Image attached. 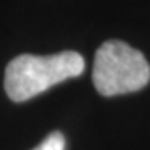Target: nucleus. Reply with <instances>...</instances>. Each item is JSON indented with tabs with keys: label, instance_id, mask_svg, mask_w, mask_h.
Instances as JSON below:
<instances>
[{
	"label": "nucleus",
	"instance_id": "f257e3e1",
	"mask_svg": "<svg viewBox=\"0 0 150 150\" xmlns=\"http://www.w3.org/2000/svg\"><path fill=\"white\" fill-rule=\"evenodd\" d=\"M85 60L79 52L67 50L54 55L23 54L5 69V92L13 102H27L67 79L82 75Z\"/></svg>",
	"mask_w": 150,
	"mask_h": 150
},
{
	"label": "nucleus",
	"instance_id": "f03ea898",
	"mask_svg": "<svg viewBox=\"0 0 150 150\" xmlns=\"http://www.w3.org/2000/svg\"><path fill=\"white\" fill-rule=\"evenodd\" d=\"M92 79L100 95L130 93L149 83L150 65L144 55L129 43L108 40L97 50Z\"/></svg>",
	"mask_w": 150,
	"mask_h": 150
},
{
	"label": "nucleus",
	"instance_id": "7ed1b4c3",
	"mask_svg": "<svg viewBox=\"0 0 150 150\" xmlns=\"http://www.w3.org/2000/svg\"><path fill=\"white\" fill-rule=\"evenodd\" d=\"M32 150H65V137L62 132H52Z\"/></svg>",
	"mask_w": 150,
	"mask_h": 150
}]
</instances>
